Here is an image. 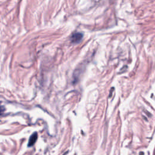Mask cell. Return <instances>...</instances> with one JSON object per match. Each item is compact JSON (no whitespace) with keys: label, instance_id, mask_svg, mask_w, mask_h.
<instances>
[{"label":"cell","instance_id":"6da1fadb","mask_svg":"<svg viewBox=\"0 0 155 155\" xmlns=\"http://www.w3.org/2000/svg\"><path fill=\"white\" fill-rule=\"evenodd\" d=\"M82 37H83V35L81 33H74L71 35L70 38V40L72 43L77 44V43H79L82 40Z\"/></svg>","mask_w":155,"mask_h":155},{"label":"cell","instance_id":"7a4b0ae2","mask_svg":"<svg viewBox=\"0 0 155 155\" xmlns=\"http://www.w3.org/2000/svg\"><path fill=\"white\" fill-rule=\"evenodd\" d=\"M38 139V134L36 133H33L28 140V147H31L33 146L35 143L36 142V141Z\"/></svg>","mask_w":155,"mask_h":155}]
</instances>
